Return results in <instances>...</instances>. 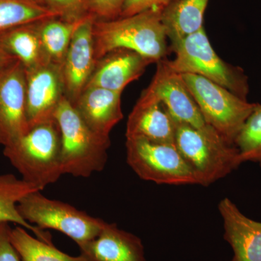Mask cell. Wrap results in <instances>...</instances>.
Listing matches in <instances>:
<instances>
[{
    "label": "cell",
    "instance_id": "cell-14",
    "mask_svg": "<svg viewBox=\"0 0 261 261\" xmlns=\"http://www.w3.org/2000/svg\"><path fill=\"white\" fill-rule=\"evenodd\" d=\"M153 61L128 49L109 51L96 61L85 89L90 87L123 92L132 82L140 79Z\"/></svg>",
    "mask_w": 261,
    "mask_h": 261
},
{
    "label": "cell",
    "instance_id": "cell-6",
    "mask_svg": "<svg viewBox=\"0 0 261 261\" xmlns=\"http://www.w3.org/2000/svg\"><path fill=\"white\" fill-rule=\"evenodd\" d=\"M180 75L206 123L228 144L234 145L237 136L256 104L247 102L201 75Z\"/></svg>",
    "mask_w": 261,
    "mask_h": 261
},
{
    "label": "cell",
    "instance_id": "cell-12",
    "mask_svg": "<svg viewBox=\"0 0 261 261\" xmlns=\"http://www.w3.org/2000/svg\"><path fill=\"white\" fill-rule=\"evenodd\" d=\"M25 113L29 128L54 118L65 96L61 67L47 63L25 70Z\"/></svg>",
    "mask_w": 261,
    "mask_h": 261
},
{
    "label": "cell",
    "instance_id": "cell-27",
    "mask_svg": "<svg viewBox=\"0 0 261 261\" xmlns=\"http://www.w3.org/2000/svg\"><path fill=\"white\" fill-rule=\"evenodd\" d=\"M172 0H126L120 17H127L138 14L147 10H163Z\"/></svg>",
    "mask_w": 261,
    "mask_h": 261
},
{
    "label": "cell",
    "instance_id": "cell-4",
    "mask_svg": "<svg viewBox=\"0 0 261 261\" xmlns=\"http://www.w3.org/2000/svg\"><path fill=\"white\" fill-rule=\"evenodd\" d=\"M173 121L175 145L195 172L198 185L209 186L226 177L242 164L237 147L219 134L205 133Z\"/></svg>",
    "mask_w": 261,
    "mask_h": 261
},
{
    "label": "cell",
    "instance_id": "cell-2",
    "mask_svg": "<svg viewBox=\"0 0 261 261\" xmlns=\"http://www.w3.org/2000/svg\"><path fill=\"white\" fill-rule=\"evenodd\" d=\"M3 154L22 178L40 191L64 175L61 132L55 118L31 127L14 143L5 146Z\"/></svg>",
    "mask_w": 261,
    "mask_h": 261
},
{
    "label": "cell",
    "instance_id": "cell-28",
    "mask_svg": "<svg viewBox=\"0 0 261 261\" xmlns=\"http://www.w3.org/2000/svg\"><path fill=\"white\" fill-rule=\"evenodd\" d=\"M11 228L9 223L0 224V261H21L10 241Z\"/></svg>",
    "mask_w": 261,
    "mask_h": 261
},
{
    "label": "cell",
    "instance_id": "cell-29",
    "mask_svg": "<svg viewBox=\"0 0 261 261\" xmlns=\"http://www.w3.org/2000/svg\"><path fill=\"white\" fill-rule=\"evenodd\" d=\"M16 60L13 57L9 56V55L7 54L6 53H5L4 51L0 49V70L5 68L8 65L11 64Z\"/></svg>",
    "mask_w": 261,
    "mask_h": 261
},
{
    "label": "cell",
    "instance_id": "cell-24",
    "mask_svg": "<svg viewBox=\"0 0 261 261\" xmlns=\"http://www.w3.org/2000/svg\"><path fill=\"white\" fill-rule=\"evenodd\" d=\"M242 163L250 161L261 167V105L256 104L234 141Z\"/></svg>",
    "mask_w": 261,
    "mask_h": 261
},
{
    "label": "cell",
    "instance_id": "cell-3",
    "mask_svg": "<svg viewBox=\"0 0 261 261\" xmlns=\"http://www.w3.org/2000/svg\"><path fill=\"white\" fill-rule=\"evenodd\" d=\"M54 117L61 132L63 174L87 178L102 171L107 163L111 138L91 129L65 96Z\"/></svg>",
    "mask_w": 261,
    "mask_h": 261
},
{
    "label": "cell",
    "instance_id": "cell-22",
    "mask_svg": "<svg viewBox=\"0 0 261 261\" xmlns=\"http://www.w3.org/2000/svg\"><path fill=\"white\" fill-rule=\"evenodd\" d=\"M10 241L21 261H90L81 254L71 256L47 243L32 236L25 228L16 226L10 231Z\"/></svg>",
    "mask_w": 261,
    "mask_h": 261
},
{
    "label": "cell",
    "instance_id": "cell-17",
    "mask_svg": "<svg viewBox=\"0 0 261 261\" xmlns=\"http://www.w3.org/2000/svg\"><path fill=\"white\" fill-rule=\"evenodd\" d=\"M122 92L90 87L73 103L87 126L97 135L110 137L111 130L123 118Z\"/></svg>",
    "mask_w": 261,
    "mask_h": 261
},
{
    "label": "cell",
    "instance_id": "cell-9",
    "mask_svg": "<svg viewBox=\"0 0 261 261\" xmlns=\"http://www.w3.org/2000/svg\"><path fill=\"white\" fill-rule=\"evenodd\" d=\"M29 129L25 68L16 60L0 70V136L3 145L14 143Z\"/></svg>",
    "mask_w": 261,
    "mask_h": 261
},
{
    "label": "cell",
    "instance_id": "cell-25",
    "mask_svg": "<svg viewBox=\"0 0 261 261\" xmlns=\"http://www.w3.org/2000/svg\"><path fill=\"white\" fill-rule=\"evenodd\" d=\"M90 0H45V6L58 13L60 18L76 20L87 15Z\"/></svg>",
    "mask_w": 261,
    "mask_h": 261
},
{
    "label": "cell",
    "instance_id": "cell-8",
    "mask_svg": "<svg viewBox=\"0 0 261 261\" xmlns=\"http://www.w3.org/2000/svg\"><path fill=\"white\" fill-rule=\"evenodd\" d=\"M126 161L136 174L158 185H198L195 172L174 144L126 139Z\"/></svg>",
    "mask_w": 261,
    "mask_h": 261
},
{
    "label": "cell",
    "instance_id": "cell-11",
    "mask_svg": "<svg viewBox=\"0 0 261 261\" xmlns=\"http://www.w3.org/2000/svg\"><path fill=\"white\" fill-rule=\"evenodd\" d=\"M94 20L90 15L84 17L73 34L61 67L65 96L72 104L84 92L95 66Z\"/></svg>",
    "mask_w": 261,
    "mask_h": 261
},
{
    "label": "cell",
    "instance_id": "cell-1",
    "mask_svg": "<svg viewBox=\"0 0 261 261\" xmlns=\"http://www.w3.org/2000/svg\"><path fill=\"white\" fill-rule=\"evenodd\" d=\"M161 13V10L152 9L113 20H94L92 34L96 61L121 48L137 51L154 63L166 59L169 49Z\"/></svg>",
    "mask_w": 261,
    "mask_h": 261
},
{
    "label": "cell",
    "instance_id": "cell-7",
    "mask_svg": "<svg viewBox=\"0 0 261 261\" xmlns=\"http://www.w3.org/2000/svg\"><path fill=\"white\" fill-rule=\"evenodd\" d=\"M41 192H31L18 204L23 219L40 229L56 230L80 246L95 238L106 224L70 204L48 198Z\"/></svg>",
    "mask_w": 261,
    "mask_h": 261
},
{
    "label": "cell",
    "instance_id": "cell-30",
    "mask_svg": "<svg viewBox=\"0 0 261 261\" xmlns=\"http://www.w3.org/2000/svg\"><path fill=\"white\" fill-rule=\"evenodd\" d=\"M23 1L28 2V3H32V4L34 5L45 6V0H23Z\"/></svg>",
    "mask_w": 261,
    "mask_h": 261
},
{
    "label": "cell",
    "instance_id": "cell-31",
    "mask_svg": "<svg viewBox=\"0 0 261 261\" xmlns=\"http://www.w3.org/2000/svg\"><path fill=\"white\" fill-rule=\"evenodd\" d=\"M0 145H3V140H2L1 136H0Z\"/></svg>",
    "mask_w": 261,
    "mask_h": 261
},
{
    "label": "cell",
    "instance_id": "cell-21",
    "mask_svg": "<svg viewBox=\"0 0 261 261\" xmlns=\"http://www.w3.org/2000/svg\"><path fill=\"white\" fill-rule=\"evenodd\" d=\"M84 17L76 20L55 18L39 23L43 49L51 63L61 67L73 34Z\"/></svg>",
    "mask_w": 261,
    "mask_h": 261
},
{
    "label": "cell",
    "instance_id": "cell-18",
    "mask_svg": "<svg viewBox=\"0 0 261 261\" xmlns=\"http://www.w3.org/2000/svg\"><path fill=\"white\" fill-rule=\"evenodd\" d=\"M209 0H172L162 10L161 18L171 46L203 28Z\"/></svg>",
    "mask_w": 261,
    "mask_h": 261
},
{
    "label": "cell",
    "instance_id": "cell-26",
    "mask_svg": "<svg viewBox=\"0 0 261 261\" xmlns=\"http://www.w3.org/2000/svg\"><path fill=\"white\" fill-rule=\"evenodd\" d=\"M126 0H90L87 15L94 20H109L119 18Z\"/></svg>",
    "mask_w": 261,
    "mask_h": 261
},
{
    "label": "cell",
    "instance_id": "cell-20",
    "mask_svg": "<svg viewBox=\"0 0 261 261\" xmlns=\"http://www.w3.org/2000/svg\"><path fill=\"white\" fill-rule=\"evenodd\" d=\"M40 191L23 178L11 173L0 174V224L13 223L32 231L36 238L47 243H51L49 233L29 224L23 219L18 210V204L25 195L32 192Z\"/></svg>",
    "mask_w": 261,
    "mask_h": 261
},
{
    "label": "cell",
    "instance_id": "cell-19",
    "mask_svg": "<svg viewBox=\"0 0 261 261\" xmlns=\"http://www.w3.org/2000/svg\"><path fill=\"white\" fill-rule=\"evenodd\" d=\"M39 23L20 25L0 34V49L20 61L25 70L50 63L43 49Z\"/></svg>",
    "mask_w": 261,
    "mask_h": 261
},
{
    "label": "cell",
    "instance_id": "cell-13",
    "mask_svg": "<svg viewBox=\"0 0 261 261\" xmlns=\"http://www.w3.org/2000/svg\"><path fill=\"white\" fill-rule=\"evenodd\" d=\"M126 137L175 145L174 121L148 87L142 92L128 116Z\"/></svg>",
    "mask_w": 261,
    "mask_h": 261
},
{
    "label": "cell",
    "instance_id": "cell-10",
    "mask_svg": "<svg viewBox=\"0 0 261 261\" xmlns=\"http://www.w3.org/2000/svg\"><path fill=\"white\" fill-rule=\"evenodd\" d=\"M147 87L159 97L174 121L205 133H217L206 123L181 75L168 67L166 59L158 62L155 74Z\"/></svg>",
    "mask_w": 261,
    "mask_h": 261
},
{
    "label": "cell",
    "instance_id": "cell-5",
    "mask_svg": "<svg viewBox=\"0 0 261 261\" xmlns=\"http://www.w3.org/2000/svg\"><path fill=\"white\" fill-rule=\"evenodd\" d=\"M170 48L174 53L175 58L172 61L166 60V63L173 71L179 74L201 75L247 99L249 84L245 72L218 56L204 27Z\"/></svg>",
    "mask_w": 261,
    "mask_h": 261
},
{
    "label": "cell",
    "instance_id": "cell-15",
    "mask_svg": "<svg viewBox=\"0 0 261 261\" xmlns=\"http://www.w3.org/2000/svg\"><path fill=\"white\" fill-rule=\"evenodd\" d=\"M224 239L233 250L230 261H261V222L247 217L228 197L219 204Z\"/></svg>",
    "mask_w": 261,
    "mask_h": 261
},
{
    "label": "cell",
    "instance_id": "cell-23",
    "mask_svg": "<svg viewBox=\"0 0 261 261\" xmlns=\"http://www.w3.org/2000/svg\"><path fill=\"white\" fill-rule=\"evenodd\" d=\"M55 18H60L59 14L46 6L23 0H0V34L20 25Z\"/></svg>",
    "mask_w": 261,
    "mask_h": 261
},
{
    "label": "cell",
    "instance_id": "cell-16",
    "mask_svg": "<svg viewBox=\"0 0 261 261\" xmlns=\"http://www.w3.org/2000/svg\"><path fill=\"white\" fill-rule=\"evenodd\" d=\"M79 247L90 261H146L141 239L116 224L106 222L95 238Z\"/></svg>",
    "mask_w": 261,
    "mask_h": 261
}]
</instances>
